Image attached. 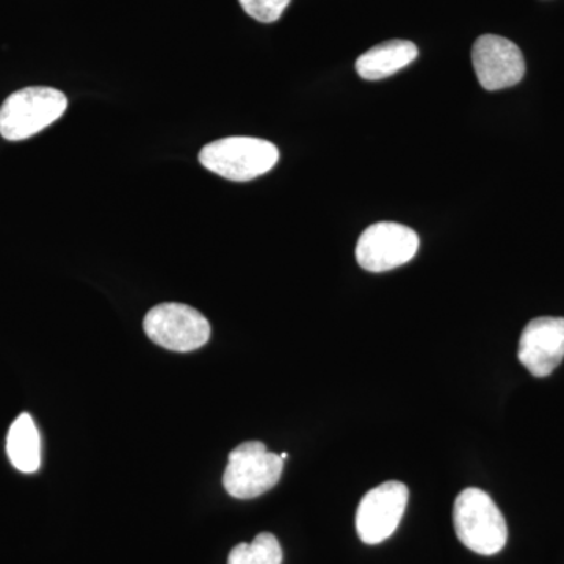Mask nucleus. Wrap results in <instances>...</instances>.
<instances>
[{
	"instance_id": "obj_1",
	"label": "nucleus",
	"mask_w": 564,
	"mask_h": 564,
	"mask_svg": "<svg viewBox=\"0 0 564 564\" xmlns=\"http://www.w3.org/2000/svg\"><path fill=\"white\" fill-rule=\"evenodd\" d=\"M454 525L458 540L475 554L496 555L507 544L508 527L502 511L481 489L467 488L456 497Z\"/></svg>"
},
{
	"instance_id": "obj_2",
	"label": "nucleus",
	"mask_w": 564,
	"mask_h": 564,
	"mask_svg": "<svg viewBox=\"0 0 564 564\" xmlns=\"http://www.w3.org/2000/svg\"><path fill=\"white\" fill-rule=\"evenodd\" d=\"M280 159L270 141L252 137H228L206 144L199 152L204 169L236 182H247L269 173Z\"/></svg>"
},
{
	"instance_id": "obj_3",
	"label": "nucleus",
	"mask_w": 564,
	"mask_h": 564,
	"mask_svg": "<svg viewBox=\"0 0 564 564\" xmlns=\"http://www.w3.org/2000/svg\"><path fill=\"white\" fill-rule=\"evenodd\" d=\"M68 99L51 87H29L10 95L0 107V135L9 141L31 139L63 117Z\"/></svg>"
},
{
	"instance_id": "obj_4",
	"label": "nucleus",
	"mask_w": 564,
	"mask_h": 564,
	"mask_svg": "<svg viewBox=\"0 0 564 564\" xmlns=\"http://www.w3.org/2000/svg\"><path fill=\"white\" fill-rule=\"evenodd\" d=\"M284 459L267 451L265 444L250 441L234 448L223 474V486L236 499H256L278 485Z\"/></svg>"
},
{
	"instance_id": "obj_5",
	"label": "nucleus",
	"mask_w": 564,
	"mask_h": 564,
	"mask_svg": "<svg viewBox=\"0 0 564 564\" xmlns=\"http://www.w3.org/2000/svg\"><path fill=\"white\" fill-rule=\"evenodd\" d=\"M143 328L152 343L180 352L198 350L209 343L212 332L209 321L199 311L181 303L152 307Z\"/></svg>"
},
{
	"instance_id": "obj_6",
	"label": "nucleus",
	"mask_w": 564,
	"mask_h": 564,
	"mask_svg": "<svg viewBox=\"0 0 564 564\" xmlns=\"http://www.w3.org/2000/svg\"><path fill=\"white\" fill-rule=\"evenodd\" d=\"M419 236L400 223L369 226L356 245V261L367 272L383 273L402 267L417 254Z\"/></svg>"
},
{
	"instance_id": "obj_7",
	"label": "nucleus",
	"mask_w": 564,
	"mask_h": 564,
	"mask_svg": "<svg viewBox=\"0 0 564 564\" xmlns=\"http://www.w3.org/2000/svg\"><path fill=\"white\" fill-rule=\"evenodd\" d=\"M410 489L402 481H386L362 497L356 513V532L362 543H383L395 533L406 510Z\"/></svg>"
},
{
	"instance_id": "obj_8",
	"label": "nucleus",
	"mask_w": 564,
	"mask_h": 564,
	"mask_svg": "<svg viewBox=\"0 0 564 564\" xmlns=\"http://www.w3.org/2000/svg\"><path fill=\"white\" fill-rule=\"evenodd\" d=\"M475 74L488 91L514 87L525 74V61L513 41L499 35H484L473 50Z\"/></svg>"
},
{
	"instance_id": "obj_9",
	"label": "nucleus",
	"mask_w": 564,
	"mask_h": 564,
	"mask_svg": "<svg viewBox=\"0 0 564 564\" xmlns=\"http://www.w3.org/2000/svg\"><path fill=\"white\" fill-rule=\"evenodd\" d=\"M518 358L533 377H549L564 359V318L540 317L527 323Z\"/></svg>"
},
{
	"instance_id": "obj_10",
	"label": "nucleus",
	"mask_w": 564,
	"mask_h": 564,
	"mask_svg": "<svg viewBox=\"0 0 564 564\" xmlns=\"http://www.w3.org/2000/svg\"><path fill=\"white\" fill-rule=\"evenodd\" d=\"M419 50L406 40H392L373 46L356 61V70L366 80H381L406 68L417 58Z\"/></svg>"
},
{
	"instance_id": "obj_11",
	"label": "nucleus",
	"mask_w": 564,
	"mask_h": 564,
	"mask_svg": "<svg viewBox=\"0 0 564 564\" xmlns=\"http://www.w3.org/2000/svg\"><path fill=\"white\" fill-rule=\"evenodd\" d=\"M7 455L14 469L35 474L41 464V440L35 422L28 413L11 423L7 434Z\"/></svg>"
},
{
	"instance_id": "obj_12",
	"label": "nucleus",
	"mask_w": 564,
	"mask_h": 564,
	"mask_svg": "<svg viewBox=\"0 0 564 564\" xmlns=\"http://www.w3.org/2000/svg\"><path fill=\"white\" fill-rule=\"evenodd\" d=\"M228 564H282L280 541L272 533L258 534L252 543L236 545Z\"/></svg>"
},
{
	"instance_id": "obj_13",
	"label": "nucleus",
	"mask_w": 564,
	"mask_h": 564,
	"mask_svg": "<svg viewBox=\"0 0 564 564\" xmlns=\"http://www.w3.org/2000/svg\"><path fill=\"white\" fill-rule=\"evenodd\" d=\"M245 13L250 14L256 21L270 24L280 20L291 0H239Z\"/></svg>"
},
{
	"instance_id": "obj_14",
	"label": "nucleus",
	"mask_w": 564,
	"mask_h": 564,
	"mask_svg": "<svg viewBox=\"0 0 564 564\" xmlns=\"http://www.w3.org/2000/svg\"><path fill=\"white\" fill-rule=\"evenodd\" d=\"M280 456H281L282 459L288 458V454H281Z\"/></svg>"
}]
</instances>
